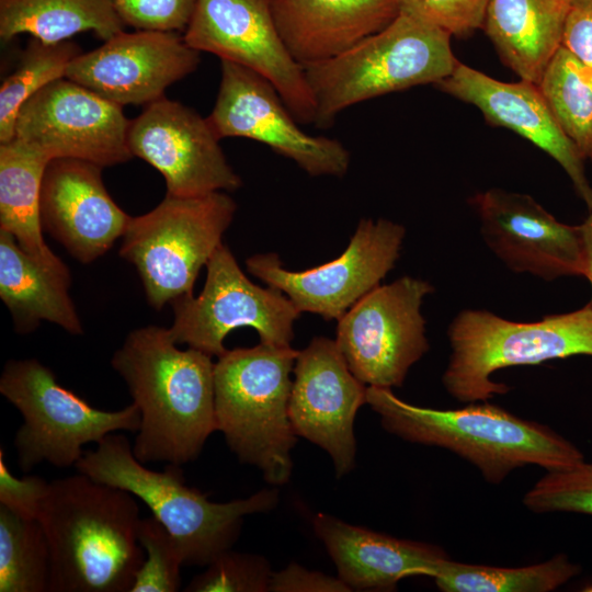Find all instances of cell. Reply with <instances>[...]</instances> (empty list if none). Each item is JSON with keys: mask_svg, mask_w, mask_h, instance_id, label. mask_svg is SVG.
Returning <instances> with one entry per match:
<instances>
[{"mask_svg": "<svg viewBox=\"0 0 592 592\" xmlns=\"http://www.w3.org/2000/svg\"><path fill=\"white\" fill-rule=\"evenodd\" d=\"M81 53L70 39L45 43L31 38L18 66L0 87V143L13 139L22 105L48 83L65 78L68 66Z\"/></svg>", "mask_w": 592, "mask_h": 592, "instance_id": "31", "label": "cell"}, {"mask_svg": "<svg viewBox=\"0 0 592 592\" xmlns=\"http://www.w3.org/2000/svg\"><path fill=\"white\" fill-rule=\"evenodd\" d=\"M137 537L145 551L130 592H177L184 565L179 547L167 528L155 517H141Z\"/></svg>", "mask_w": 592, "mask_h": 592, "instance_id": "32", "label": "cell"}, {"mask_svg": "<svg viewBox=\"0 0 592 592\" xmlns=\"http://www.w3.org/2000/svg\"><path fill=\"white\" fill-rule=\"evenodd\" d=\"M399 12L466 36L482 27L489 0H396Z\"/></svg>", "mask_w": 592, "mask_h": 592, "instance_id": "35", "label": "cell"}, {"mask_svg": "<svg viewBox=\"0 0 592 592\" xmlns=\"http://www.w3.org/2000/svg\"><path fill=\"white\" fill-rule=\"evenodd\" d=\"M113 0H0V37L30 34L45 43L92 32L103 42L124 31Z\"/></svg>", "mask_w": 592, "mask_h": 592, "instance_id": "27", "label": "cell"}, {"mask_svg": "<svg viewBox=\"0 0 592 592\" xmlns=\"http://www.w3.org/2000/svg\"><path fill=\"white\" fill-rule=\"evenodd\" d=\"M366 403L387 432L448 449L476 466L490 483H501L511 471L528 465L551 471L584 460L574 444L549 426L488 401L440 410L406 402L391 388L367 386Z\"/></svg>", "mask_w": 592, "mask_h": 592, "instance_id": "3", "label": "cell"}, {"mask_svg": "<svg viewBox=\"0 0 592 592\" xmlns=\"http://www.w3.org/2000/svg\"><path fill=\"white\" fill-rule=\"evenodd\" d=\"M561 46L592 69V4L571 7L566 20Z\"/></svg>", "mask_w": 592, "mask_h": 592, "instance_id": "39", "label": "cell"}, {"mask_svg": "<svg viewBox=\"0 0 592 592\" xmlns=\"http://www.w3.org/2000/svg\"><path fill=\"white\" fill-rule=\"evenodd\" d=\"M433 291L424 280L402 276L377 286L337 320L334 341L366 386L401 387L429 351L421 306Z\"/></svg>", "mask_w": 592, "mask_h": 592, "instance_id": "11", "label": "cell"}, {"mask_svg": "<svg viewBox=\"0 0 592 592\" xmlns=\"http://www.w3.org/2000/svg\"><path fill=\"white\" fill-rule=\"evenodd\" d=\"M583 591H587V592H592V585H588V587H585V589H583Z\"/></svg>", "mask_w": 592, "mask_h": 592, "instance_id": "42", "label": "cell"}, {"mask_svg": "<svg viewBox=\"0 0 592 592\" xmlns=\"http://www.w3.org/2000/svg\"><path fill=\"white\" fill-rule=\"evenodd\" d=\"M206 117L166 96L129 121L127 143L164 178L167 194L200 196L235 191L242 184L228 163Z\"/></svg>", "mask_w": 592, "mask_h": 592, "instance_id": "16", "label": "cell"}, {"mask_svg": "<svg viewBox=\"0 0 592 592\" xmlns=\"http://www.w3.org/2000/svg\"><path fill=\"white\" fill-rule=\"evenodd\" d=\"M198 65L200 52L178 32L122 31L77 56L66 78L122 106L147 105Z\"/></svg>", "mask_w": 592, "mask_h": 592, "instance_id": "18", "label": "cell"}, {"mask_svg": "<svg viewBox=\"0 0 592 592\" xmlns=\"http://www.w3.org/2000/svg\"><path fill=\"white\" fill-rule=\"evenodd\" d=\"M137 498L77 471L49 481L41 522L50 550L49 592H130L145 551Z\"/></svg>", "mask_w": 592, "mask_h": 592, "instance_id": "2", "label": "cell"}, {"mask_svg": "<svg viewBox=\"0 0 592 592\" xmlns=\"http://www.w3.org/2000/svg\"><path fill=\"white\" fill-rule=\"evenodd\" d=\"M572 5L592 4V0H570Z\"/></svg>", "mask_w": 592, "mask_h": 592, "instance_id": "41", "label": "cell"}, {"mask_svg": "<svg viewBox=\"0 0 592 592\" xmlns=\"http://www.w3.org/2000/svg\"><path fill=\"white\" fill-rule=\"evenodd\" d=\"M447 335L452 354L442 377L445 389L462 402L488 401L510 390L491 379L496 371L572 355L592 356V308L585 305L533 322L466 309L452 321Z\"/></svg>", "mask_w": 592, "mask_h": 592, "instance_id": "7", "label": "cell"}, {"mask_svg": "<svg viewBox=\"0 0 592 592\" xmlns=\"http://www.w3.org/2000/svg\"><path fill=\"white\" fill-rule=\"evenodd\" d=\"M41 219L81 263H91L123 237L130 216L111 197L102 167L70 158L48 162L41 190Z\"/></svg>", "mask_w": 592, "mask_h": 592, "instance_id": "20", "label": "cell"}, {"mask_svg": "<svg viewBox=\"0 0 592 592\" xmlns=\"http://www.w3.org/2000/svg\"><path fill=\"white\" fill-rule=\"evenodd\" d=\"M272 13L291 56L305 67L383 30L399 9L396 0H272Z\"/></svg>", "mask_w": 592, "mask_h": 592, "instance_id": "23", "label": "cell"}, {"mask_svg": "<svg viewBox=\"0 0 592 592\" xmlns=\"http://www.w3.org/2000/svg\"><path fill=\"white\" fill-rule=\"evenodd\" d=\"M470 203L485 242L511 271L547 281L583 275L580 226L558 221L530 195L501 189L478 193Z\"/></svg>", "mask_w": 592, "mask_h": 592, "instance_id": "19", "label": "cell"}, {"mask_svg": "<svg viewBox=\"0 0 592 592\" xmlns=\"http://www.w3.org/2000/svg\"><path fill=\"white\" fill-rule=\"evenodd\" d=\"M435 86L477 107L489 124L516 133L555 159L592 212V186L585 175L584 158L560 128L538 84L522 79L500 81L458 61L453 72Z\"/></svg>", "mask_w": 592, "mask_h": 592, "instance_id": "21", "label": "cell"}, {"mask_svg": "<svg viewBox=\"0 0 592 592\" xmlns=\"http://www.w3.org/2000/svg\"><path fill=\"white\" fill-rule=\"evenodd\" d=\"M206 118L219 139L259 141L309 175L340 178L349 170L351 156L341 141L305 133L275 87L241 65L221 60L219 90Z\"/></svg>", "mask_w": 592, "mask_h": 592, "instance_id": "14", "label": "cell"}, {"mask_svg": "<svg viewBox=\"0 0 592 592\" xmlns=\"http://www.w3.org/2000/svg\"><path fill=\"white\" fill-rule=\"evenodd\" d=\"M202 573L183 589L185 592H270L273 571L261 555L235 551L219 554Z\"/></svg>", "mask_w": 592, "mask_h": 592, "instance_id": "34", "label": "cell"}, {"mask_svg": "<svg viewBox=\"0 0 592 592\" xmlns=\"http://www.w3.org/2000/svg\"><path fill=\"white\" fill-rule=\"evenodd\" d=\"M579 226L581 230L584 252L583 275L590 281L592 286V212H589L585 220ZM588 305L592 308V297Z\"/></svg>", "mask_w": 592, "mask_h": 592, "instance_id": "40", "label": "cell"}, {"mask_svg": "<svg viewBox=\"0 0 592 592\" xmlns=\"http://www.w3.org/2000/svg\"><path fill=\"white\" fill-rule=\"evenodd\" d=\"M95 445L83 452L77 471L141 500L175 540L184 565L207 566L232 548L247 515L267 512L278 503L276 488L213 502L206 493L186 486L181 466L168 464L161 471L146 467L121 433L109 434Z\"/></svg>", "mask_w": 592, "mask_h": 592, "instance_id": "4", "label": "cell"}, {"mask_svg": "<svg viewBox=\"0 0 592 592\" xmlns=\"http://www.w3.org/2000/svg\"><path fill=\"white\" fill-rule=\"evenodd\" d=\"M128 126L122 105L65 77L22 105L13 138L49 160L79 159L104 168L133 158Z\"/></svg>", "mask_w": 592, "mask_h": 592, "instance_id": "15", "label": "cell"}, {"mask_svg": "<svg viewBox=\"0 0 592 592\" xmlns=\"http://www.w3.org/2000/svg\"><path fill=\"white\" fill-rule=\"evenodd\" d=\"M352 591L339 577L309 570L296 562L289 563L271 578L270 592H349Z\"/></svg>", "mask_w": 592, "mask_h": 592, "instance_id": "38", "label": "cell"}, {"mask_svg": "<svg viewBox=\"0 0 592 592\" xmlns=\"http://www.w3.org/2000/svg\"><path fill=\"white\" fill-rule=\"evenodd\" d=\"M312 527L352 591H392L405 578L430 577L448 557L436 545L396 538L326 513L314 516Z\"/></svg>", "mask_w": 592, "mask_h": 592, "instance_id": "22", "label": "cell"}, {"mask_svg": "<svg viewBox=\"0 0 592 592\" xmlns=\"http://www.w3.org/2000/svg\"><path fill=\"white\" fill-rule=\"evenodd\" d=\"M538 87L562 132L592 160V69L560 46Z\"/></svg>", "mask_w": 592, "mask_h": 592, "instance_id": "29", "label": "cell"}, {"mask_svg": "<svg viewBox=\"0 0 592 592\" xmlns=\"http://www.w3.org/2000/svg\"><path fill=\"white\" fill-rule=\"evenodd\" d=\"M69 285L37 264L11 234L0 230V298L18 332H32L41 321H48L71 334H82Z\"/></svg>", "mask_w": 592, "mask_h": 592, "instance_id": "26", "label": "cell"}, {"mask_svg": "<svg viewBox=\"0 0 592 592\" xmlns=\"http://www.w3.org/2000/svg\"><path fill=\"white\" fill-rule=\"evenodd\" d=\"M49 161L16 138L0 143V230L11 234L37 264L70 284L68 266L42 232L41 190Z\"/></svg>", "mask_w": 592, "mask_h": 592, "instance_id": "25", "label": "cell"}, {"mask_svg": "<svg viewBox=\"0 0 592 592\" xmlns=\"http://www.w3.org/2000/svg\"><path fill=\"white\" fill-rule=\"evenodd\" d=\"M288 414L297 436L325 449L341 478L356 459L354 420L367 386L349 368L334 340L316 337L295 361Z\"/></svg>", "mask_w": 592, "mask_h": 592, "instance_id": "17", "label": "cell"}, {"mask_svg": "<svg viewBox=\"0 0 592 592\" xmlns=\"http://www.w3.org/2000/svg\"><path fill=\"white\" fill-rule=\"evenodd\" d=\"M111 365L140 412L135 457L179 466L196 459L217 431L213 356L181 350L169 329L147 326L127 334Z\"/></svg>", "mask_w": 592, "mask_h": 592, "instance_id": "1", "label": "cell"}, {"mask_svg": "<svg viewBox=\"0 0 592 592\" xmlns=\"http://www.w3.org/2000/svg\"><path fill=\"white\" fill-rule=\"evenodd\" d=\"M237 210L224 192L200 196L167 194L150 212L130 217L119 249L141 280L149 305L161 309L193 294L194 282Z\"/></svg>", "mask_w": 592, "mask_h": 592, "instance_id": "9", "label": "cell"}, {"mask_svg": "<svg viewBox=\"0 0 592 592\" xmlns=\"http://www.w3.org/2000/svg\"><path fill=\"white\" fill-rule=\"evenodd\" d=\"M291 345L260 342L227 350L214 366L215 420L240 463L276 487L288 482L297 442L288 405L298 355Z\"/></svg>", "mask_w": 592, "mask_h": 592, "instance_id": "5", "label": "cell"}, {"mask_svg": "<svg viewBox=\"0 0 592 592\" xmlns=\"http://www.w3.org/2000/svg\"><path fill=\"white\" fill-rule=\"evenodd\" d=\"M50 570L41 522L0 505V592H49Z\"/></svg>", "mask_w": 592, "mask_h": 592, "instance_id": "30", "label": "cell"}, {"mask_svg": "<svg viewBox=\"0 0 592 592\" xmlns=\"http://www.w3.org/2000/svg\"><path fill=\"white\" fill-rule=\"evenodd\" d=\"M197 0H113L124 23L136 30L184 32Z\"/></svg>", "mask_w": 592, "mask_h": 592, "instance_id": "36", "label": "cell"}, {"mask_svg": "<svg viewBox=\"0 0 592 592\" xmlns=\"http://www.w3.org/2000/svg\"><path fill=\"white\" fill-rule=\"evenodd\" d=\"M451 36L399 12L383 30L344 53L303 67L316 103L315 125L327 128L343 110L373 98L437 84L458 62Z\"/></svg>", "mask_w": 592, "mask_h": 592, "instance_id": "6", "label": "cell"}, {"mask_svg": "<svg viewBox=\"0 0 592 592\" xmlns=\"http://www.w3.org/2000/svg\"><path fill=\"white\" fill-rule=\"evenodd\" d=\"M405 236L400 224L363 218L343 253L325 264L291 271L276 253H261L247 259L246 265L253 276L282 291L300 314L338 320L395 267Z\"/></svg>", "mask_w": 592, "mask_h": 592, "instance_id": "12", "label": "cell"}, {"mask_svg": "<svg viewBox=\"0 0 592 592\" xmlns=\"http://www.w3.org/2000/svg\"><path fill=\"white\" fill-rule=\"evenodd\" d=\"M206 270L197 297L189 294L171 303L174 320L169 332L177 344L219 357L227 351L224 341L229 332L251 327L260 342L291 345L300 312L282 291L251 282L224 243Z\"/></svg>", "mask_w": 592, "mask_h": 592, "instance_id": "10", "label": "cell"}, {"mask_svg": "<svg viewBox=\"0 0 592 592\" xmlns=\"http://www.w3.org/2000/svg\"><path fill=\"white\" fill-rule=\"evenodd\" d=\"M0 394L23 419L13 440L23 473L44 462L57 468L76 466L86 444H96L117 431L137 432L140 426L134 403L114 411L98 409L59 384L36 358L8 361Z\"/></svg>", "mask_w": 592, "mask_h": 592, "instance_id": "8", "label": "cell"}, {"mask_svg": "<svg viewBox=\"0 0 592 592\" xmlns=\"http://www.w3.org/2000/svg\"><path fill=\"white\" fill-rule=\"evenodd\" d=\"M183 38L200 53L263 76L299 123L315 124V100L303 67L278 34L272 0H197Z\"/></svg>", "mask_w": 592, "mask_h": 592, "instance_id": "13", "label": "cell"}, {"mask_svg": "<svg viewBox=\"0 0 592 592\" xmlns=\"http://www.w3.org/2000/svg\"><path fill=\"white\" fill-rule=\"evenodd\" d=\"M571 7L570 0H489L482 27L504 65L538 84Z\"/></svg>", "mask_w": 592, "mask_h": 592, "instance_id": "24", "label": "cell"}, {"mask_svg": "<svg viewBox=\"0 0 592 592\" xmlns=\"http://www.w3.org/2000/svg\"><path fill=\"white\" fill-rule=\"evenodd\" d=\"M49 481L35 475L15 477L8 468L4 449L0 448V505L15 514L37 520Z\"/></svg>", "mask_w": 592, "mask_h": 592, "instance_id": "37", "label": "cell"}, {"mask_svg": "<svg viewBox=\"0 0 592 592\" xmlns=\"http://www.w3.org/2000/svg\"><path fill=\"white\" fill-rule=\"evenodd\" d=\"M535 513L571 512L592 515V462L546 471L523 498Z\"/></svg>", "mask_w": 592, "mask_h": 592, "instance_id": "33", "label": "cell"}, {"mask_svg": "<svg viewBox=\"0 0 592 592\" xmlns=\"http://www.w3.org/2000/svg\"><path fill=\"white\" fill-rule=\"evenodd\" d=\"M580 571L565 554L517 568L469 565L447 557L434 566L430 578L444 592H549Z\"/></svg>", "mask_w": 592, "mask_h": 592, "instance_id": "28", "label": "cell"}]
</instances>
